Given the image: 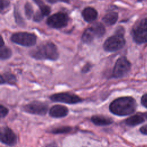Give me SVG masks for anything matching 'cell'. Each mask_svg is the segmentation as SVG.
Listing matches in <instances>:
<instances>
[{
    "instance_id": "6da1fadb",
    "label": "cell",
    "mask_w": 147,
    "mask_h": 147,
    "mask_svg": "<svg viewBox=\"0 0 147 147\" xmlns=\"http://www.w3.org/2000/svg\"><path fill=\"white\" fill-rule=\"evenodd\" d=\"M136 100L131 96H122L113 100L109 105L110 111L117 116L133 114L137 109Z\"/></svg>"
},
{
    "instance_id": "7a4b0ae2",
    "label": "cell",
    "mask_w": 147,
    "mask_h": 147,
    "mask_svg": "<svg viewBox=\"0 0 147 147\" xmlns=\"http://www.w3.org/2000/svg\"><path fill=\"white\" fill-rule=\"evenodd\" d=\"M30 55L37 60H56L59 56L56 46L52 42L46 41L41 43L29 52Z\"/></svg>"
},
{
    "instance_id": "3957f363",
    "label": "cell",
    "mask_w": 147,
    "mask_h": 147,
    "mask_svg": "<svg viewBox=\"0 0 147 147\" xmlns=\"http://www.w3.org/2000/svg\"><path fill=\"white\" fill-rule=\"evenodd\" d=\"M124 29L119 27L115 34L109 37L103 44V48L107 52H115L121 49L125 44Z\"/></svg>"
},
{
    "instance_id": "277c9868",
    "label": "cell",
    "mask_w": 147,
    "mask_h": 147,
    "mask_svg": "<svg viewBox=\"0 0 147 147\" xmlns=\"http://www.w3.org/2000/svg\"><path fill=\"white\" fill-rule=\"evenodd\" d=\"M131 33L136 42H147V17L141 20L133 26Z\"/></svg>"
},
{
    "instance_id": "5b68a950",
    "label": "cell",
    "mask_w": 147,
    "mask_h": 147,
    "mask_svg": "<svg viewBox=\"0 0 147 147\" xmlns=\"http://www.w3.org/2000/svg\"><path fill=\"white\" fill-rule=\"evenodd\" d=\"M22 110L30 114L44 116L48 110V105L46 102L34 100L24 105Z\"/></svg>"
},
{
    "instance_id": "8992f818",
    "label": "cell",
    "mask_w": 147,
    "mask_h": 147,
    "mask_svg": "<svg viewBox=\"0 0 147 147\" xmlns=\"http://www.w3.org/2000/svg\"><path fill=\"white\" fill-rule=\"evenodd\" d=\"M49 99L56 102H61L69 105H74L81 103L83 99L78 95L71 92H59L51 95Z\"/></svg>"
},
{
    "instance_id": "52a82bcc",
    "label": "cell",
    "mask_w": 147,
    "mask_h": 147,
    "mask_svg": "<svg viewBox=\"0 0 147 147\" xmlns=\"http://www.w3.org/2000/svg\"><path fill=\"white\" fill-rule=\"evenodd\" d=\"M37 37L35 34L28 32H18L11 36L12 42L25 47H31L36 43Z\"/></svg>"
},
{
    "instance_id": "ba28073f",
    "label": "cell",
    "mask_w": 147,
    "mask_h": 147,
    "mask_svg": "<svg viewBox=\"0 0 147 147\" xmlns=\"http://www.w3.org/2000/svg\"><path fill=\"white\" fill-rule=\"evenodd\" d=\"M131 64L124 57H119L116 61L112 73V76L115 78H121L126 75L130 71Z\"/></svg>"
},
{
    "instance_id": "9c48e42d",
    "label": "cell",
    "mask_w": 147,
    "mask_h": 147,
    "mask_svg": "<svg viewBox=\"0 0 147 147\" xmlns=\"http://www.w3.org/2000/svg\"><path fill=\"white\" fill-rule=\"evenodd\" d=\"M68 21V16L65 13L58 12L49 17L47 20V24L51 28L59 29L65 26Z\"/></svg>"
},
{
    "instance_id": "30bf717a",
    "label": "cell",
    "mask_w": 147,
    "mask_h": 147,
    "mask_svg": "<svg viewBox=\"0 0 147 147\" xmlns=\"http://www.w3.org/2000/svg\"><path fill=\"white\" fill-rule=\"evenodd\" d=\"M0 141L6 145L13 146L17 143V136L10 127L3 126L0 130Z\"/></svg>"
},
{
    "instance_id": "8fae6325",
    "label": "cell",
    "mask_w": 147,
    "mask_h": 147,
    "mask_svg": "<svg viewBox=\"0 0 147 147\" xmlns=\"http://www.w3.org/2000/svg\"><path fill=\"white\" fill-rule=\"evenodd\" d=\"M69 113L68 109L63 105H55L49 110V115L53 118H61L66 117Z\"/></svg>"
},
{
    "instance_id": "7c38bea8",
    "label": "cell",
    "mask_w": 147,
    "mask_h": 147,
    "mask_svg": "<svg viewBox=\"0 0 147 147\" xmlns=\"http://www.w3.org/2000/svg\"><path fill=\"white\" fill-rule=\"evenodd\" d=\"M90 121L93 124L98 126H109L114 122L113 118L103 115H94L91 117Z\"/></svg>"
},
{
    "instance_id": "4fadbf2b",
    "label": "cell",
    "mask_w": 147,
    "mask_h": 147,
    "mask_svg": "<svg viewBox=\"0 0 147 147\" xmlns=\"http://www.w3.org/2000/svg\"><path fill=\"white\" fill-rule=\"evenodd\" d=\"M145 121V118L144 115H142V114L137 113L126 119L124 122L126 125L133 127L144 122Z\"/></svg>"
},
{
    "instance_id": "5bb4252c",
    "label": "cell",
    "mask_w": 147,
    "mask_h": 147,
    "mask_svg": "<svg viewBox=\"0 0 147 147\" xmlns=\"http://www.w3.org/2000/svg\"><path fill=\"white\" fill-rule=\"evenodd\" d=\"M82 14L84 20L88 22L95 21L98 17L97 11L91 7H87L84 9Z\"/></svg>"
},
{
    "instance_id": "9a60e30c",
    "label": "cell",
    "mask_w": 147,
    "mask_h": 147,
    "mask_svg": "<svg viewBox=\"0 0 147 147\" xmlns=\"http://www.w3.org/2000/svg\"><path fill=\"white\" fill-rule=\"evenodd\" d=\"M74 129L72 126L62 125L51 128L49 131H48V132L53 134H63L71 133L74 131Z\"/></svg>"
},
{
    "instance_id": "2e32d148",
    "label": "cell",
    "mask_w": 147,
    "mask_h": 147,
    "mask_svg": "<svg viewBox=\"0 0 147 147\" xmlns=\"http://www.w3.org/2000/svg\"><path fill=\"white\" fill-rule=\"evenodd\" d=\"M118 18V13L115 11H110L107 13L102 18L103 21L108 26L114 25Z\"/></svg>"
},
{
    "instance_id": "e0dca14e",
    "label": "cell",
    "mask_w": 147,
    "mask_h": 147,
    "mask_svg": "<svg viewBox=\"0 0 147 147\" xmlns=\"http://www.w3.org/2000/svg\"><path fill=\"white\" fill-rule=\"evenodd\" d=\"M1 84H8L10 85H15L17 82L16 76L9 72L5 73L1 75Z\"/></svg>"
},
{
    "instance_id": "ac0fdd59",
    "label": "cell",
    "mask_w": 147,
    "mask_h": 147,
    "mask_svg": "<svg viewBox=\"0 0 147 147\" xmlns=\"http://www.w3.org/2000/svg\"><path fill=\"white\" fill-rule=\"evenodd\" d=\"M96 36L92 29L91 27H89L84 31L82 36V40L84 42L90 44L94 40V38Z\"/></svg>"
},
{
    "instance_id": "d6986e66",
    "label": "cell",
    "mask_w": 147,
    "mask_h": 147,
    "mask_svg": "<svg viewBox=\"0 0 147 147\" xmlns=\"http://www.w3.org/2000/svg\"><path fill=\"white\" fill-rule=\"evenodd\" d=\"M91 29H92L96 37L99 38L102 37L105 33L106 30L105 26L100 22H96L94 24L91 26Z\"/></svg>"
},
{
    "instance_id": "ffe728a7",
    "label": "cell",
    "mask_w": 147,
    "mask_h": 147,
    "mask_svg": "<svg viewBox=\"0 0 147 147\" xmlns=\"http://www.w3.org/2000/svg\"><path fill=\"white\" fill-rule=\"evenodd\" d=\"M34 1L36 3V4L38 6L40 11L44 16H48L49 14L51 12V9L48 6L45 5L44 2L41 0H34Z\"/></svg>"
},
{
    "instance_id": "44dd1931",
    "label": "cell",
    "mask_w": 147,
    "mask_h": 147,
    "mask_svg": "<svg viewBox=\"0 0 147 147\" xmlns=\"http://www.w3.org/2000/svg\"><path fill=\"white\" fill-rule=\"evenodd\" d=\"M11 55H12V52L9 48L5 45L1 47L0 57L1 60L7 59L10 57Z\"/></svg>"
},
{
    "instance_id": "7402d4cb",
    "label": "cell",
    "mask_w": 147,
    "mask_h": 147,
    "mask_svg": "<svg viewBox=\"0 0 147 147\" xmlns=\"http://www.w3.org/2000/svg\"><path fill=\"white\" fill-rule=\"evenodd\" d=\"M25 13L26 16L29 19L31 18L33 13V9L31 4L29 2H26L25 5Z\"/></svg>"
},
{
    "instance_id": "603a6c76",
    "label": "cell",
    "mask_w": 147,
    "mask_h": 147,
    "mask_svg": "<svg viewBox=\"0 0 147 147\" xmlns=\"http://www.w3.org/2000/svg\"><path fill=\"white\" fill-rule=\"evenodd\" d=\"M9 112V110L3 106V105H0V115H1V118H4L7 116Z\"/></svg>"
},
{
    "instance_id": "cb8c5ba5",
    "label": "cell",
    "mask_w": 147,
    "mask_h": 147,
    "mask_svg": "<svg viewBox=\"0 0 147 147\" xmlns=\"http://www.w3.org/2000/svg\"><path fill=\"white\" fill-rule=\"evenodd\" d=\"M44 17V16L41 13V12L40 11H39L34 14V15L33 16V19L36 22H39L43 19Z\"/></svg>"
},
{
    "instance_id": "d4e9b609",
    "label": "cell",
    "mask_w": 147,
    "mask_h": 147,
    "mask_svg": "<svg viewBox=\"0 0 147 147\" xmlns=\"http://www.w3.org/2000/svg\"><path fill=\"white\" fill-rule=\"evenodd\" d=\"M10 4V2L7 0H1V11H2L3 9L8 7Z\"/></svg>"
},
{
    "instance_id": "484cf974",
    "label": "cell",
    "mask_w": 147,
    "mask_h": 147,
    "mask_svg": "<svg viewBox=\"0 0 147 147\" xmlns=\"http://www.w3.org/2000/svg\"><path fill=\"white\" fill-rule=\"evenodd\" d=\"M14 15H15V18H16V22H17L18 24H22L24 20H20V18H21V19H22V17H21V16L20 15L19 13H18L17 11L15 10V11H14Z\"/></svg>"
},
{
    "instance_id": "4316f807",
    "label": "cell",
    "mask_w": 147,
    "mask_h": 147,
    "mask_svg": "<svg viewBox=\"0 0 147 147\" xmlns=\"http://www.w3.org/2000/svg\"><path fill=\"white\" fill-rule=\"evenodd\" d=\"M141 104L147 109V93L144 94L141 99Z\"/></svg>"
},
{
    "instance_id": "83f0119b",
    "label": "cell",
    "mask_w": 147,
    "mask_h": 147,
    "mask_svg": "<svg viewBox=\"0 0 147 147\" xmlns=\"http://www.w3.org/2000/svg\"><path fill=\"white\" fill-rule=\"evenodd\" d=\"M140 131L142 134L145 135H147V124L143 125L141 126L140 129Z\"/></svg>"
},
{
    "instance_id": "f1b7e54d",
    "label": "cell",
    "mask_w": 147,
    "mask_h": 147,
    "mask_svg": "<svg viewBox=\"0 0 147 147\" xmlns=\"http://www.w3.org/2000/svg\"><path fill=\"white\" fill-rule=\"evenodd\" d=\"M48 2L51 3H57L59 2H65V3H69V0H46Z\"/></svg>"
},
{
    "instance_id": "f546056e",
    "label": "cell",
    "mask_w": 147,
    "mask_h": 147,
    "mask_svg": "<svg viewBox=\"0 0 147 147\" xmlns=\"http://www.w3.org/2000/svg\"><path fill=\"white\" fill-rule=\"evenodd\" d=\"M91 65L90 64H88V63L86 64L83 67V69H82V72H88V71L90 70V69L91 68Z\"/></svg>"
},
{
    "instance_id": "4dcf8cb0",
    "label": "cell",
    "mask_w": 147,
    "mask_h": 147,
    "mask_svg": "<svg viewBox=\"0 0 147 147\" xmlns=\"http://www.w3.org/2000/svg\"><path fill=\"white\" fill-rule=\"evenodd\" d=\"M45 147H59V146L56 142H52L47 144Z\"/></svg>"
},
{
    "instance_id": "1f68e13d",
    "label": "cell",
    "mask_w": 147,
    "mask_h": 147,
    "mask_svg": "<svg viewBox=\"0 0 147 147\" xmlns=\"http://www.w3.org/2000/svg\"><path fill=\"white\" fill-rule=\"evenodd\" d=\"M138 1H139V2H141V1H142L143 0H137Z\"/></svg>"
}]
</instances>
